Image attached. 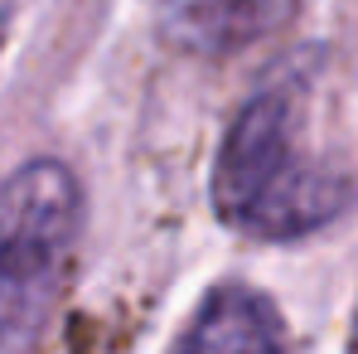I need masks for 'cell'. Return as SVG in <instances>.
I'll list each match as a JSON object with an SVG mask.
<instances>
[{
    "label": "cell",
    "mask_w": 358,
    "mask_h": 354,
    "mask_svg": "<svg viewBox=\"0 0 358 354\" xmlns=\"http://www.w3.org/2000/svg\"><path fill=\"white\" fill-rule=\"evenodd\" d=\"M354 199V179L324 161L305 136V88L266 83L233 117L218 165L213 204L238 233L291 243L334 224Z\"/></svg>",
    "instance_id": "6da1fadb"
},
{
    "label": "cell",
    "mask_w": 358,
    "mask_h": 354,
    "mask_svg": "<svg viewBox=\"0 0 358 354\" xmlns=\"http://www.w3.org/2000/svg\"><path fill=\"white\" fill-rule=\"evenodd\" d=\"M83 229L63 161H29L0 184V354H29L54 315Z\"/></svg>",
    "instance_id": "7a4b0ae2"
},
{
    "label": "cell",
    "mask_w": 358,
    "mask_h": 354,
    "mask_svg": "<svg viewBox=\"0 0 358 354\" xmlns=\"http://www.w3.org/2000/svg\"><path fill=\"white\" fill-rule=\"evenodd\" d=\"M300 0H160V34L203 59L238 54L296 20Z\"/></svg>",
    "instance_id": "3957f363"
},
{
    "label": "cell",
    "mask_w": 358,
    "mask_h": 354,
    "mask_svg": "<svg viewBox=\"0 0 358 354\" xmlns=\"http://www.w3.org/2000/svg\"><path fill=\"white\" fill-rule=\"evenodd\" d=\"M175 354H296L286 320L252 287H213L184 325Z\"/></svg>",
    "instance_id": "277c9868"
},
{
    "label": "cell",
    "mask_w": 358,
    "mask_h": 354,
    "mask_svg": "<svg viewBox=\"0 0 358 354\" xmlns=\"http://www.w3.org/2000/svg\"><path fill=\"white\" fill-rule=\"evenodd\" d=\"M10 15H15V0H0V39H5V29H10Z\"/></svg>",
    "instance_id": "5b68a950"
},
{
    "label": "cell",
    "mask_w": 358,
    "mask_h": 354,
    "mask_svg": "<svg viewBox=\"0 0 358 354\" xmlns=\"http://www.w3.org/2000/svg\"><path fill=\"white\" fill-rule=\"evenodd\" d=\"M354 350H358V330H354Z\"/></svg>",
    "instance_id": "8992f818"
}]
</instances>
